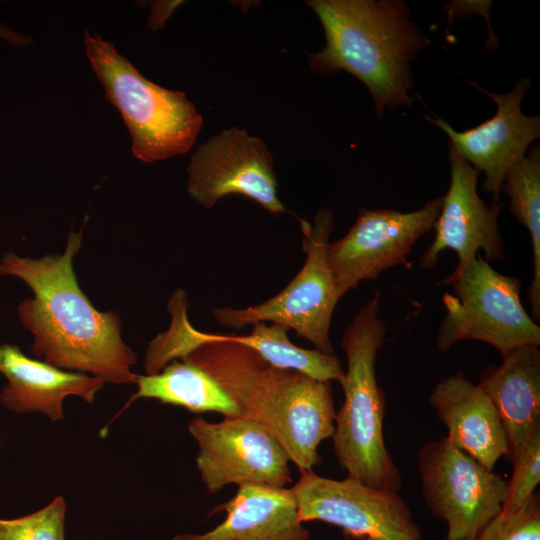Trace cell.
<instances>
[{"instance_id":"cell-15","label":"cell","mask_w":540,"mask_h":540,"mask_svg":"<svg viewBox=\"0 0 540 540\" xmlns=\"http://www.w3.org/2000/svg\"><path fill=\"white\" fill-rule=\"evenodd\" d=\"M429 402L448 429L450 440L488 470H493L502 456L508 457L507 439L496 408L463 372L439 381L431 390Z\"/></svg>"},{"instance_id":"cell-4","label":"cell","mask_w":540,"mask_h":540,"mask_svg":"<svg viewBox=\"0 0 540 540\" xmlns=\"http://www.w3.org/2000/svg\"><path fill=\"white\" fill-rule=\"evenodd\" d=\"M380 298L376 291L343 333L341 348L347 357V371L339 383L344 402L335 412L332 439L335 456L347 477L375 489L398 492L402 477L385 445L386 397L376 377L377 354L387 334L379 316Z\"/></svg>"},{"instance_id":"cell-20","label":"cell","mask_w":540,"mask_h":540,"mask_svg":"<svg viewBox=\"0 0 540 540\" xmlns=\"http://www.w3.org/2000/svg\"><path fill=\"white\" fill-rule=\"evenodd\" d=\"M510 211L531 236L533 278L527 290L531 318L540 320V150L537 145L506 174L502 186Z\"/></svg>"},{"instance_id":"cell-2","label":"cell","mask_w":540,"mask_h":540,"mask_svg":"<svg viewBox=\"0 0 540 540\" xmlns=\"http://www.w3.org/2000/svg\"><path fill=\"white\" fill-rule=\"evenodd\" d=\"M81 242V231L71 230L62 255L30 259L8 252L0 260V275L23 280L34 294L20 303L18 314L34 337L35 356L59 369L92 373L104 383L136 384V355L121 338L120 318L98 311L78 285L73 258Z\"/></svg>"},{"instance_id":"cell-3","label":"cell","mask_w":540,"mask_h":540,"mask_svg":"<svg viewBox=\"0 0 540 540\" xmlns=\"http://www.w3.org/2000/svg\"><path fill=\"white\" fill-rule=\"evenodd\" d=\"M326 45L308 54L313 71L332 75L341 70L358 78L369 90L375 112L409 106L412 99L410 62L427 41L410 21L409 9L396 0H310Z\"/></svg>"},{"instance_id":"cell-1","label":"cell","mask_w":540,"mask_h":540,"mask_svg":"<svg viewBox=\"0 0 540 540\" xmlns=\"http://www.w3.org/2000/svg\"><path fill=\"white\" fill-rule=\"evenodd\" d=\"M187 296L168 302V330L150 342L154 360L175 359L206 371L232 398L241 416L267 430L284 448L300 473L320 465L318 447L333 436L335 409L330 382L275 367L231 334L196 330L187 317Z\"/></svg>"},{"instance_id":"cell-11","label":"cell","mask_w":540,"mask_h":540,"mask_svg":"<svg viewBox=\"0 0 540 540\" xmlns=\"http://www.w3.org/2000/svg\"><path fill=\"white\" fill-rule=\"evenodd\" d=\"M443 196L420 209L399 212L361 208L356 222L340 239L327 246V261L340 298L364 280L402 264L414 244L435 224Z\"/></svg>"},{"instance_id":"cell-19","label":"cell","mask_w":540,"mask_h":540,"mask_svg":"<svg viewBox=\"0 0 540 540\" xmlns=\"http://www.w3.org/2000/svg\"><path fill=\"white\" fill-rule=\"evenodd\" d=\"M138 389L126 407L136 399H157L192 412L215 411L225 417L241 416L224 389L203 369L188 361L173 360L160 372L139 375Z\"/></svg>"},{"instance_id":"cell-5","label":"cell","mask_w":540,"mask_h":540,"mask_svg":"<svg viewBox=\"0 0 540 540\" xmlns=\"http://www.w3.org/2000/svg\"><path fill=\"white\" fill-rule=\"evenodd\" d=\"M86 57L106 99L120 113L133 156L153 163L190 150L203 118L185 93L164 88L141 72L114 45L84 32Z\"/></svg>"},{"instance_id":"cell-25","label":"cell","mask_w":540,"mask_h":540,"mask_svg":"<svg viewBox=\"0 0 540 540\" xmlns=\"http://www.w3.org/2000/svg\"><path fill=\"white\" fill-rule=\"evenodd\" d=\"M0 39L17 47L28 46L33 42L31 37L18 33L2 23H0Z\"/></svg>"},{"instance_id":"cell-8","label":"cell","mask_w":540,"mask_h":540,"mask_svg":"<svg viewBox=\"0 0 540 540\" xmlns=\"http://www.w3.org/2000/svg\"><path fill=\"white\" fill-rule=\"evenodd\" d=\"M422 496L447 525V540H475L502 509L508 481L459 449L448 436L419 451Z\"/></svg>"},{"instance_id":"cell-10","label":"cell","mask_w":540,"mask_h":540,"mask_svg":"<svg viewBox=\"0 0 540 540\" xmlns=\"http://www.w3.org/2000/svg\"><path fill=\"white\" fill-rule=\"evenodd\" d=\"M188 429L198 444L196 465L210 494L228 484L285 488L292 482L288 454L256 422L243 416L217 423L195 417Z\"/></svg>"},{"instance_id":"cell-6","label":"cell","mask_w":540,"mask_h":540,"mask_svg":"<svg viewBox=\"0 0 540 540\" xmlns=\"http://www.w3.org/2000/svg\"><path fill=\"white\" fill-rule=\"evenodd\" d=\"M440 283L450 285L453 294L443 296L439 351L447 352L461 340L485 342L502 356L519 347L540 346V327L522 304L519 278L497 272L479 254Z\"/></svg>"},{"instance_id":"cell-23","label":"cell","mask_w":540,"mask_h":540,"mask_svg":"<svg viewBox=\"0 0 540 540\" xmlns=\"http://www.w3.org/2000/svg\"><path fill=\"white\" fill-rule=\"evenodd\" d=\"M513 474L508 481L502 509L511 511L523 504L540 482V429L534 432L515 452Z\"/></svg>"},{"instance_id":"cell-26","label":"cell","mask_w":540,"mask_h":540,"mask_svg":"<svg viewBox=\"0 0 540 540\" xmlns=\"http://www.w3.org/2000/svg\"><path fill=\"white\" fill-rule=\"evenodd\" d=\"M2 358H3V346H0V372L2 367Z\"/></svg>"},{"instance_id":"cell-17","label":"cell","mask_w":540,"mask_h":540,"mask_svg":"<svg viewBox=\"0 0 540 540\" xmlns=\"http://www.w3.org/2000/svg\"><path fill=\"white\" fill-rule=\"evenodd\" d=\"M502 357L500 365L485 368L478 385L498 412L511 459L540 429V350L523 346Z\"/></svg>"},{"instance_id":"cell-9","label":"cell","mask_w":540,"mask_h":540,"mask_svg":"<svg viewBox=\"0 0 540 540\" xmlns=\"http://www.w3.org/2000/svg\"><path fill=\"white\" fill-rule=\"evenodd\" d=\"M302 522L322 521L355 540H422L398 492L375 489L347 477L335 480L301 472L291 488Z\"/></svg>"},{"instance_id":"cell-18","label":"cell","mask_w":540,"mask_h":540,"mask_svg":"<svg viewBox=\"0 0 540 540\" xmlns=\"http://www.w3.org/2000/svg\"><path fill=\"white\" fill-rule=\"evenodd\" d=\"M1 373L7 384L0 393L2 405L15 412L40 411L51 420L63 418L65 397L79 396L92 403L104 382L82 373L63 371L25 356L16 346L4 345Z\"/></svg>"},{"instance_id":"cell-22","label":"cell","mask_w":540,"mask_h":540,"mask_svg":"<svg viewBox=\"0 0 540 540\" xmlns=\"http://www.w3.org/2000/svg\"><path fill=\"white\" fill-rule=\"evenodd\" d=\"M475 540H540L539 494L533 493L514 510H501Z\"/></svg>"},{"instance_id":"cell-16","label":"cell","mask_w":540,"mask_h":540,"mask_svg":"<svg viewBox=\"0 0 540 540\" xmlns=\"http://www.w3.org/2000/svg\"><path fill=\"white\" fill-rule=\"evenodd\" d=\"M217 510L226 517L214 529L173 540H310L291 488L243 484Z\"/></svg>"},{"instance_id":"cell-7","label":"cell","mask_w":540,"mask_h":540,"mask_svg":"<svg viewBox=\"0 0 540 540\" xmlns=\"http://www.w3.org/2000/svg\"><path fill=\"white\" fill-rule=\"evenodd\" d=\"M299 223L306 260L287 286L258 305L243 309L214 308L212 314L220 324L234 329L259 322L276 323L294 330L315 350L334 354L330 326L340 296L326 255L333 215L328 208H322L316 213L313 224L304 219H299Z\"/></svg>"},{"instance_id":"cell-14","label":"cell","mask_w":540,"mask_h":540,"mask_svg":"<svg viewBox=\"0 0 540 540\" xmlns=\"http://www.w3.org/2000/svg\"><path fill=\"white\" fill-rule=\"evenodd\" d=\"M531 81L524 77L508 93H491L473 85L496 104L495 115L465 131L454 130L440 117L427 119L440 127L450 144L479 173H485L483 188L497 201L507 172L526 154L529 145L540 135V117L527 116L521 101Z\"/></svg>"},{"instance_id":"cell-13","label":"cell","mask_w":540,"mask_h":540,"mask_svg":"<svg viewBox=\"0 0 540 540\" xmlns=\"http://www.w3.org/2000/svg\"><path fill=\"white\" fill-rule=\"evenodd\" d=\"M450 186L435 221V237L421 256L422 269H433L445 249L457 253L462 268L480 252L487 262H501L505 249L498 227L503 203L488 206L478 195L479 172L449 144Z\"/></svg>"},{"instance_id":"cell-24","label":"cell","mask_w":540,"mask_h":540,"mask_svg":"<svg viewBox=\"0 0 540 540\" xmlns=\"http://www.w3.org/2000/svg\"><path fill=\"white\" fill-rule=\"evenodd\" d=\"M180 3L181 2H155L152 4L151 14L148 20L149 26L152 29L161 28L166 19Z\"/></svg>"},{"instance_id":"cell-12","label":"cell","mask_w":540,"mask_h":540,"mask_svg":"<svg viewBox=\"0 0 540 540\" xmlns=\"http://www.w3.org/2000/svg\"><path fill=\"white\" fill-rule=\"evenodd\" d=\"M187 174L189 195L205 209L227 195L239 194L277 217L286 211L278 197L270 150L260 138L236 126L201 144Z\"/></svg>"},{"instance_id":"cell-21","label":"cell","mask_w":540,"mask_h":540,"mask_svg":"<svg viewBox=\"0 0 540 540\" xmlns=\"http://www.w3.org/2000/svg\"><path fill=\"white\" fill-rule=\"evenodd\" d=\"M66 504L56 497L44 508L29 515L0 518V540H65Z\"/></svg>"}]
</instances>
